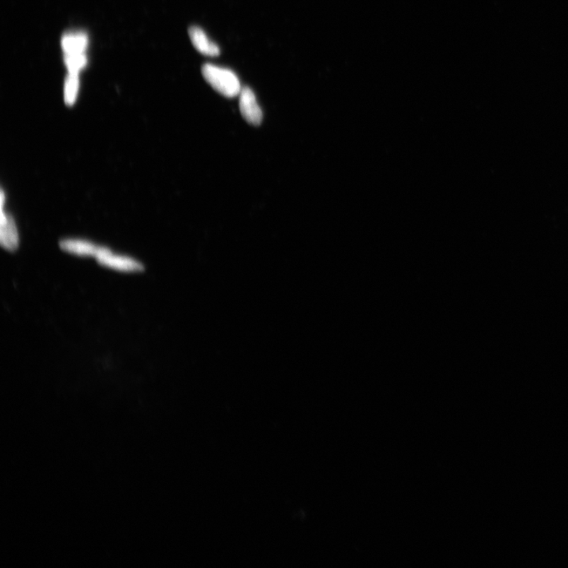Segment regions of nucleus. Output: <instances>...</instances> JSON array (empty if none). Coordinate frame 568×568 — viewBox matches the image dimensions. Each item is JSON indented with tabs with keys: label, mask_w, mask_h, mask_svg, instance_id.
Here are the masks:
<instances>
[{
	"label": "nucleus",
	"mask_w": 568,
	"mask_h": 568,
	"mask_svg": "<svg viewBox=\"0 0 568 568\" xmlns=\"http://www.w3.org/2000/svg\"><path fill=\"white\" fill-rule=\"evenodd\" d=\"M100 266L117 270L122 273H140L144 271L143 264L130 258V256L117 255L110 252L98 256L97 259Z\"/></svg>",
	"instance_id": "2"
},
{
	"label": "nucleus",
	"mask_w": 568,
	"mask_h": 568,
	"mask_svg": "<svg viewBox=\"0 0 568 568\" xmlns=\"http://www.w3.org/2000/svg\"><path fill=\"white\" fill-rule=\"evenodd\" d=\"M88 43V37L83 32L69 33L64 36L61 42L66 54L84 53Z\"/></svg>",
	"instance_id": "7"
},
{
	"label": "nucleus",
	"mask_w": 568,
	"mask_h": 568,
	"mask_svg": "<svg viewBox=\"0 0 568 568\" xmlns=\"http://www.w3.org/2000/svg\"><path fill=\"white\" fill-rule=\"evenodd\" d=\"M1 227H0V242L9 252H15L18 247V234L15 220L11 215H5L1 209Z\"/></svg>",
	"instance_id": "6"
},
{
	"label": "nucleus",
	"mask_w": 568,
	"mask_h": 568,
	"mask_svg": "<svg viewBox=\"0 0 568 568\" xmlns=\"http://www.w3.org/2000/svg\"><path fill=\"white\" fill-rule=\"evenodd\" d=\"M189 35L195 49L206 57H218L220 50L218 45L209 39L204 30L198 26H192L189 30Z\"/></svg>",
	"instance_id": "5"
},
{
	"label": "nucleus",
	"mask_w": 568,
	"mask_h": 568,
	"mask_svg": "<svg viewBox=\"0 0 568 568\" xmlns=\"http://www.w3.org/2000/svg\"><path fill=\"white\" fill-rule=\"evenodd\" d=\"M65 64L69 73L78 74L87 64V58L84 53L66 54Z\"/></svg>",
	"instance_id": "9"
},
{
	"label": "nucleus",
	"mask_w": 568,
	"mask_h": 568,
	"mask_svg": "<svg viewBox=\"0 0 568 568\" xmlns=\"http://www.w3.org/2000/svg\"><path fill=\"white\" fill-rule=\"evenodd\" d=\"M79 88L78 74L69 73L65 83V103L71 106L76 102Z\"/></svg>",
	"instance_id": "8"
},
{
	"label": "nucleus",
	"mask_w": 568,
	"mask_h": 568,
	"mask_svg": "<svg viewBox=\"0 0 568 568\" xmlns=\"http://www.w3.org/2000/svg\"><path fill=\"white\" fill-rule=\"evenodd\" d=\"M59 246L64 252L70 254L83 256H93L96 259L110 250L90 242L78 239L62 240L59 242Z\"/></svg>",
	"instance_id": "4"
},
{
	"label": "nucleus",
	"mask_w": 568,
	"mask_h": 568,
	"mask_svg": "<svg viewBox=\"0 0 568 568\" xmlns=\"http://www.w3.org/2000/svg\"><path fill=\"white\" fill-rule=\"evenodd\" d=\"M203 77L213 89L227 98H233L242 89L239 79L231 70L212 64H205L201 70Z\"/></svg>",
	"instance_id": "1"
},
{
	"label": "nucleus",
	"mask_w": 568,
	"mask_h": 568,
	"mask_svg": "<svg viewBox=\"0 0 568 568\" xmlns=\"http://www.w3.org/2000/svg\"><path fill=\"white\" fill-rule=\"evenodd\" d=\"M239 110L242 116L248 124L259 126L263 119V113L256 101L254 93L249 87H243L239 94Z\"/></svg>",
	"instance_id": "3"
}]
</instances>
